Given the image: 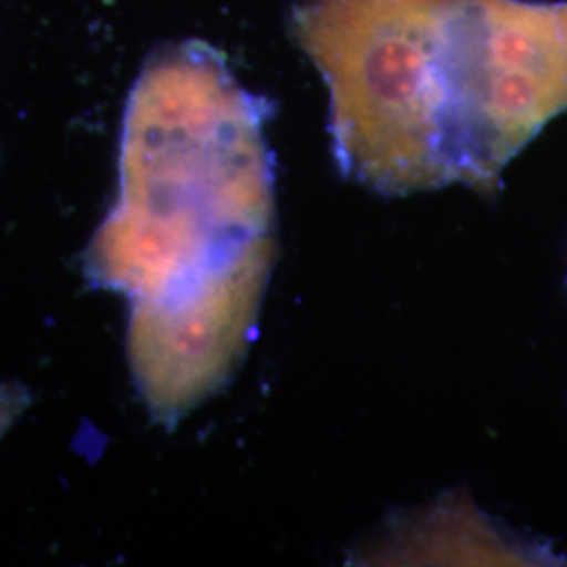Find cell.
Wrapping results in <instances>:
<instances>
[{
  "mask_svg": "<svg viewBox=\"0 0 567 567\" xmlns=\"http://www.w3.org/2000/svg\"><path fill=\"white\" fill-rule=\"evenodd\" d=\"M30 405V393L18 383H0V440Z\"/></svg>",
  "mask_w": 567,
  "mask_h": 567,
  "instance_id": "4",
  "label": "cell"
},
{
  "mask_svg": "<svg viewBox=\"0 0 567 567\" xmlns=\"http://www.w3.org/2000/svg\"><path fill=\"white\" fill-rule=\"evenodd\" d=\"M278 243L203 282L131 303L126 358L152 419L175 426L219 393L255 337Z\"/></svg>",
  "mask_w": 567,
  "mask_h": 567,
  "instance_id": "3",
  "label": "cell"
},
{
  "mask_svg": "<svg viewBox=\"0 0 567 567\" xmlns=\"http://www.w3.org/2000/svg\"><path fill=\"white\" fill-rule=\"evenodd\" d=\"M265 118L267 103L203 42L154 53L126 103L118 198L84 248L86 278L150 301L276 238Z\"/></svg>",
  "mask_w": 567,
  "mask_h": 567,
  "instance_id": "1",
  "label": "cell"
},
{
  "mask_svg": "<svg viewBox=\"0 0 567 567\" xmlns=\"http://www.w3.org/2000/svg\"><path fill=\"white\" fill-rule=\"evenodd\" d=\"M465 0H303L292 34L330 91L344 175L385 196L456 183Z\"/></svg>",
  "mask_w": 567,
  "mask_h": 567,
  "instance_id": "2",
  "label": "cell"
}]
</instances>
